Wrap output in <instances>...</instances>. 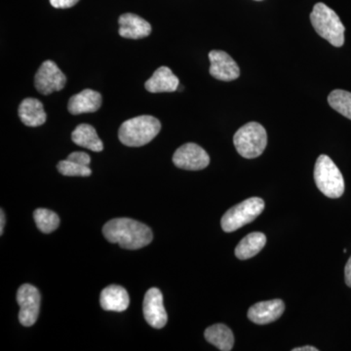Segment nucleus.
Wrapping results in <instances>:
<instances>
[{"label":"nucleus","instance_id":"f257e3e1","mask_svg":"<svg viewBox=\"0 0 351 351\" xmlns=\"http://www.w3.org/2000/svg\"><path fill=\"white\" fill-rule=\"evenodd\" d=\"M103 233L110 243L119 244L128 250L144 248L154 239L149 226L129 218L110 219L104 226Z\"/></svg>","mask_w":351,"mask_h":351},{"label":"nucleus","instance_id":"f03ea898","mask_svg":"<svg viewBox=\"0 0 351 351\" xmlns=\"http://www.w3.org/2000/svg\"><path fill=\"white\" fill-rule=\"evenodd\" d=\"M161 130V123L152 115H141L121 124L119 138L127 147H138L151 143Z\"/></svg>","mask_w":351,"mask_h":351},{"label":"nucleus","instance_id":"7ed1b4c3","mask_svg":"<svg viewBox=\"0 0 351 351\" xmlns=\"http://www.w3.org/2000/svg\"><path fill=\"white\" fill-rule=\"evenodd\" d=\"M311 24L315 32L335 47H341L345 43V25L338 14L326 4L319 2L313 7L311 14Z\"/></svg>","mask_w":351,"mask_h":351},{"label":"nucleus","instance_id":"20e7f679","mask_svg":"<svg viewBox=\"0 0 351 351\" xmlns=\"http://www.w3.org/2000/svg\"><path fill=\"white\" fill-rule=\"evenodd\" d=\"M316 186L327 197L339 198L345 193V180L338 166L329 156L322 154L316 160L314 168Z\"/></svg>","mask_w":351,"mask_h":351},{"label":"nucleus","instance_id":"39448f33","mask_svg":"<svg viewBox=\"0 0 351 351\" xmlns=\"http://www.w3.org/2000/svg\"><path fill=\"white\" fill-rule=\"evenodd\" d=\"M233 143L240 156L247 159L256 158L267 147V131L258 122H249L235 133Z\"/></svg>","mask_w":351,"mask_h":351},{"label":"nucleus","instance_id":"423d86ee","mask_svg":"<svg viewBox=\"0 0 351 351\" xmlns=\"http://www.w3.org/2000/svg\"><path fill=\"white\" fill-rule=\"evenodd\" d=\"M265 210L262 198L251 197L230 208L221 218L223 232H233L257 219Z\"/></svg>","mask_w":351,"mask_h":351},{"label":"nucleus","instance_id":"0eeeda50","mask_svg":"<svg viewBox=\"0 0 351 351\" xmlns=\"http://www.w3.org/2000/svg\"><path fill=\"white\" fill-rule=\"evenodd\" d=\"M17 302L20 306L19 321L25 327L36 324L40 311L41 295L38 288L31 284L21 286L17 293Z\"/></svg>","mask_w":351,"mask_h":351},{"label":"nucleus","instance_id":"6e6552de","mask_svg":"<svg viewBox=\"0 0 351 351\" xmlns=\"http://www.w3.org/2000/svg\"><path fill=\"white\" fill-rule=\"evenodd\" d=\"M66 84V75L53 61L44 62L34 76V86L43 95L61 91Z\"/></svg>","mask_w":351,"mask_h":351},{"label":"nucleus","instance_id":"1a4fd4ad","mask_svg":"<svg viewBox=\"0 0 351 351\" xmlns=\"http://www.w3.org/2000/svg\"><path fill=\"white\" fill-rule=\"evenodd\" d=\"M173 162L180 169L198 171L209 165L210 157L200 145L189 143L175 152Z\"/></svg>","mask_w":351,"mask_h":351},{"label":"nucleus","instance_id":"9d476101","mask_svg":"<svg viewBox=\"0 0 351 351\" xmlns=\"http://www.w3.org/2000/svg\"><path fill=\"white\" fill-rule=\"evenodd\" d=\"M145 319L154 329H162L167 324L168 316L163 304L160 290L152 288L145 293L143 304Z\"/></svg>","mask_w":351,"mask_h":351},{"label":"nucleus","instance_id":"9b49d317","mask_svg":"<svg viewBox=\"0 0 351 351\" xmlns=\"http://www.w3.org/2000/svg\"><path fill=\"white\" fill-rule=\"evenodd\" d=\"M210 75L221 82H232L240 76L237 62L225 51L213 50L209 53Z\"/></svg>","mask_w":351,"mask_h":351},{"label":"nucleus","instance_id":"f8f14e48","mask_svg":"<svg viewBox=\"0 0 351 351\" xmlns=\"http://www.w3.org/2000/svg\"><path fill=\"white\" fill-rule=\"evenodd\" d=\"M285 311V304L281 300L258 302L248 311V318L258 325L269 324L281 317Z\"/></svg>","mask_w":351,"mask_h":351},{"label":"nucleus","instance_id":"ddd939ff","mask_svg":"<svg viewBox=\"0 0 351 351\" xmlns=\"http://www.w3.org/2000/svg\"><path fill=\"white\" fill-rule=\"evenodd\" d=\"M119 36L128 39H142L152 34V25L147 21L135 14L126 13L120 16Z\"/></svg>","mask_w":351,"mask_h":351},{"label":"nucleus","instance_id":"4468645a","mask_svg":"<svg viewBox=\"0 0 351 351\" xmlns=\"http://www.w3.org/2000/svg\"><path fill=\"white\" fill-rule=\"evenodd\" d=\"M100 304L101 308L105 311L122 313L128 308L130 298L125 288L119 285H110L101 291Z\"/></svg>","mask_w":351,"mask_h":351},{"label":"nucleus","instance_id":"2eb2a0df","mask_svg":"<svg viewBox=\"0 0 351 351\" xmlns=\"http://www.w3.org/2000/svg\"><path fill=\"white\" fill-rule=\"evenodd\" d=\"M101 106V94L94 90L85 89L69 99L68 110L71 114L77 115L97 112Z\"/></svg>","mask_w":351,"mask_h":351},{"label":"nucleus","instance_id":"dca6fc26","mask_svg":"<svg viewBox=\"0 0 351 351\" xmlns=\"http://www.w3.org/2000/svg\"><path fill=\"white\" fill-rule=\"evenodd\" d=\"M179 84V78L168 66H160L145 82V88L151 93H164V92L171 93V92L177 91Z\"/></svg>","mask_w":351,"mask_h":351},{"label":"nucleus","instance_id":"f3484780","mask_svg":"<svg viewBox=\"0 0 351 351\" xmlns=\"http://www.w3.org/2000/svg\"><path fill=\"white\" fill-rule=\"evenodd\" d=\"M19 117L25 125L29 127H38L43 125L47 119L46 112H44L43 103L38 99H25L20 104Z\"/></svg>","mask_w":351,"mask_h":351},{"label":"nucleus","instance_id":"a211bd4d","mask_svg":"<svg viewBox=\"0 0 351 351\" xmlns=\"http://www.w3.org/2000/svg\"><path fill=\"white\" fill-rule=\"evenodd\" d=\"M71 140L75 145L92 152H100L104 149V144L98 133L89 124H80L76 127L71 134Z\"/></svg>","mask_w":351,"mask_h":351},{"label":"nucleus","instance_id":"6ab92c4d","mask_svg":"<svg viewBox=\"0 0 351 351\" xmlns=\"http://www.w3.org/2000/svg\"><path fill=\"white\" fill-rule=\"evenodd\" d=\"M205 339L208 343L221 351H230L234 346V336L232 330L225 324H215L205 330Z\"/></svg>","mask_w":351,"mask_h":351},{"label":"nucleus","instance_id":"aec40b11","mask_svg":"<svg viewBox=\"0 0 351 351\" xmlns=\"http://www.w3.org/2000/svg\"><path fill=\"white\" fill-rule=\"evenodd\" d=\"M267 243V237L262 232H252L245 237L235 248V256L239 260H248L255 257Z\"/></svg>","mask_w":351,"mask_h":351},{"label":"nucleus","instance_id":"412c9836","mask_svg":"<svg viewBox=\"0 0 351 351\" xmlns=\"http://www.w3.org/2000/svg\"><path fill=\"white\" fill-rule=\"evenodd\" d=\"M328 103L336 112L351 120V93L345 90L337 89L328 96Z\"/></svg>","mask_w":351,"mask_h":351},{"label":"nucleus","instance_id":"4be33fe9","mask_svg":"<svg viewBox=\"0 0 351 351\" xmlns=\"http://www.w3.org/2000/svg\"><path fill=\"white\" fill-rule=\"evenodd\" d=\"M34 218L41 232L51 233L59 228V216L51 210L39 208L34 211Z\"/></svg>","mask_w":351,"mask_h":351},{"label":"nucleus","instance_id":"5701e85b","mask_svg":"<svg viewBox=\"0 0 351 351\" xmlns=\"http://www.w3.org/2000/svg\"><path fill=\"white\" fill-rule=\"evenodd\" d=\"M57 169L62 175L68 176V177H88L92 174L89 166L80 165L69 159L60 161L57 165Z\"/></svg>","mask_w":351,"mask_h":351},{"label":"nucleus","instance_id":"b1692460","mask_svg":"<svg viewBox=\"0 0 351 351\" xmlns=\"http://www.w3.org/2000/svg\"><path fill=\"white\" fill-rule=\"evenodd\" d=\"M69 160L73 161V162L80 164V165L89 166L91 163V157L86 152H75L69 154L68 156Z\"/></svg>","mask_w":351,"mask_h":351},{"label":"nucleus","instance_id":"393cba45","mask_svg":"<svg viewBox=\"0 0 351 351\" xmlns=\"http://www.w3.org/2000/svg\"><path fill=\"white\" fill-rule=\"evenodd\" d=\"M49 1L54 8L68 9L76 5L80 0H49Z\"/></svg>","mask_w":351,"mask_h":351},{"label":"nucleus","instance_id":"a878e982","mask_svg":"<svg viewBox=\"0 0 351 351\" xmlns=\"http://www.w3.org/2000/svg\"><path fill=\"white\" fill-rule=\"evenodd\" d=\"M346 283L351 288V257L348 258L345 269Z\"/></svg>","mask_w":351,"mask_h":351},{"label":"nucleus","instance_id":"bb28decb","mask_svg":"<svg viewBox=\"0 0 351 351\" xmlns=\"http://www.w3.org/2000/svg\"><path fill=\"white\" fill-rule=\"evenodd\" d=\"M318 348H314V346H302V348H293L292 351H318Z\"/></svg>","mask_w":351,"mask_h":351},{"label":"nucleus","instance_id":"cd10ccee","mask_svg":"<svg viewBox=\"0 0 351 351\" xmlns=\"http://www.w3.org/2000/svg\"><path fill=\"white\" fill-rule=\"evenodd\" d=\"M0 234H3L4 225H5V215H4L3 210L1 209V215H0Z\"/></svg>","mask_w":351,"mask_h":351},{"label":"nucleus","instance_id":"c85d7f7f","mask_svg":"<svg viewBox=\"0 0 351 351\" xmlns=\"http://www.w3.org/2000/svg\"><path fill=\"white\" fill-rule=\"evenodd\" d=\"M257 1H261V0H257Z\"/></svg>","mask_w":351,"mask_h":351}]
</instances>
